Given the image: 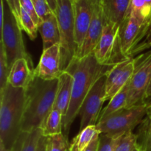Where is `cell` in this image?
I'll use <instances>...</instances> for the list:
<instances>
[{"label":"cell","instance_id":"13","mask_svg":"<svg viewBox=\"0 0 151 151\" xmlns=\"http://www.w3.org/2000/svg\"><path fill=\"white\" fill-rule=\"evenodd\" d=\"M96 0H78L74 1L75 41L77 51L81 48L88 32ZM76 51V52H77Z\"/></svg>","mask_w":151,"mask_h":151},{"label":"cell","instance_id":"16","mask_svg":"<svg viewBox=\"0 0 151 151\" xmlns=\"http://www.w3.org/2000/svg\"><path fill=\"white\" fill-rule=\"evenodd\" d=\"M74 78L69 72L64 71L58 78V86L53 109L63 115V119L69 109L72 94Z\"/></svg>","mask_w":151,"mask_h":151},{"label":"cell","instance_id":"30","mask_svg":"<svg viewBox=\"0 0 151 151\" xmlns=\"http://www.w3.org/2000/svg\"><path fill=\"white\" fill-rule=\"evenodd\" d=\"M10 9L15 16L17 19L19 24H20V19H21V5L19 0H7ZM21 26V24H20Z\"/></svg>","mask_w":151,"mask_h":151},{"label":"cell","instance_id":"28","mask_svg":"<svg viewBox=\"0 0 151 151\" xmlns=\"http://www.w3.org/2000/svg\"><path fill=\"white\" fill-rule=\"evenodd\" d=\"M32 1L41 22H42L50 13H53L47 2V0H32Z\"/></svg>","mask_w":151,"mask_h":151},{"label":"cell","instance_id":"12","mask_svg":"<svg viewBox=\"0 0 151 151\" xmlns=\"http://www.w3.org/2000/svg\"><path fill=\"white\" fill-rule=\"evenodd\" d=\"M103 29V15L100 0H96L93 10L92 19L85 40L81 48L75 53V58H83L92 54L98 44Z\"/></svg>","mask_w":151,"mask_h":151},{"label":"cell","instance_id":"32","mask_svg":"<svg viewBox=\"0 0 151 151\" xmlns=\"http://www.w3.org/2000/svg\"><path fill=\"white\" fill-rule=\"evenodd\" d=\"M46 147H47V137L42 135L38 141L36 151H46Z\"/></svg>","mask_w":151,"mask_h":151},{"label":"cell","instance_id":"17","mask_svg":"<svg viewBox=\"0 0 151 151\" xmlns=\"http://www.w3.org/2000/svg\"><path fill=\"white\" fill-rule=\"evenodd\" d=\"M43 41V50L60 43V32L57 16L52 13L41 22L38 27Z\"/></svg>","mask_w":151,"mask_h":151},{"label":"cell","instance_id":"25","mask_svg":"<svg viewBox=\"0 0 151 151\" xmlns=\"http://www.w3.org/2000/svg\"><path fill=\"white\" fill-rule=\"evenodd\" d=\"M20 24L22 29L26 32L31 40L36 38L37 32L38 31V26L35 24L31 16L22 8H21Z\"/></svg>","mask_w":151,"mask_h":151},{"label":"cell","instance_id":"24","mask_svg":"<svg viewBox=\"0 0 151 151\" xmlns=\"http://www.w3.org/2000/svg\"><path fill=\"white\" fill-rule=\"evenodd\" d=\"M68 139L63 134L47 137L46 151H69Z\"/></svg>","mask_w":151,"mask_h":151},{"label":"cell","instance_id":"29","mask_svg":"<svg viewBox=\"0 0 151 151\" xmlns=\"http://www.w3.org/2000/svg\"><path fill=\"white\" fill-rule=\"evenodd\" d=\"M19 1H20L21 8L24 9L31 16L35 24L38 27V25L41 24V22L38 17V14H37L36 11H35L32 0H19Z\"/></svg>","mask_w":151,"mask_h":151},{"label":"cell","instance_id":"6","mask_svg":"<svg viewBox=\"0 0 151 151\" xmlns=\"http://www.w3.org/2000/svg\"><path fill=\"white\" fill-rule=\"evenodd\" d=\"M146 115H147V103L120 109L99 119L96 126L100 134H125L140 125Z\"/></svg>","mask_w":151,"mask_h":151},{"label":"cell","instance_id":"10","mask_svg":"<svg viewBox=\"0 0 151 151\" xmlns=\"http://www.w3.org/2000/svg\"><path fill=\"white\" fill-rule=\"evenodd\" d=\"M62 72L60 44L43 50L39 63L35 68V76L45 81H52L58 79Z\"/></svg>","mask_w":151,"mask_h":151},{"label":"cell","instance_id":"31","mask_svg":"<svg viewBox=\"0 0 151 151\" xmlns=\"http://www.w3.org/2000/svg\"><path fill=\"white\" fill-rule=\"evenodd\" d=\"M24 135H25V133L22 132V134L20 135V137H19V139L17 140L16 145H15L14 147H13L12 150H8V149H7L4 145H3V144H1V143L0 142V151H19V150H20L21 148V146H22V142H23L24 138Z\"/></svg>","mask_w":151,"mask_h":151},{"label":"cell","instance_id":"21","mask_svg":"<svg viewBox=\"0 0 151 151\" xmlns=\"http://www.w3.org/2000/svg\"><path fill=\"white\" fill-rule=\"evenodd\" d=\"M138 144L144 151H151V125L149 118H145L140 124L138 134Z\"/></svg>","mask_w":151,"mask_h":151},{"label":"cell","instance_id":"14","mask_svg":"<svg viewBox=\"0 0 151 151\" xmlns=\"http://www.w3.org/2000/svg\"><path fill=\"white\" fill-rule=\"evenodd\" d=\"M35 77L33 63L25 58L15 61L10 69L7 83L15 88L27 89L32 78Z\"/></svg>","mask_w":151,"mask_h":151},{"label":"cell","instance_id":"2","mask_svg":"<svg viewBox=\"0 0 151 151\" xmlns=\"http://www.w3.org/2000/svg\"><path fill=\"white\" fill-rule=\"evenodd\" d=\"M58 79L45 81L35 75L26 89L22 132L41 128L54 106Z\"/></svg>","mask_w":151,"mask_h":151},{"label":"cell","instance_id":"15","mask_svg":"<svg viewBox=\"0 0 151 151\" xmlns=\"http://www.w3.org/2000/svg\"><path fill=\"white\" fill-rule=\"evenodd\" d=\"M103 15V23L119 26L128 16L131 0H100Z\"/></svg>","mask_w":151,"mask_h":151},{"label":"cell","instance_id":"34","mask_svg":"<svg viewBox=\"0 0 151 151\" xmlns=\"http://www.w3.org/2000/svg\"><path fill=\"white\" fill-rule=\"evenodd\" d=\"M151 100V80L150 82L149 83L148 87L147 88V91L145 92V103H148Z\"/></svg>","mask_w":151,"mask_h":151},{"label":"cell","instance_id":"7","mask_svg":"<svg viewBox=\"0 0 151 151\" xmlns=\"http://www.w3.org/2000/svg\"><path fill=\"white\" fill-rule=\"evenodd\" d=\"M151 80V51L134 58V72L130 81L126 108L145 103V95Z\"/></svg>","mask_w":151,"mask_h":151},{"label":"cell","instance_id":"37","mask_svg":"<svg viewBox=\"0 0 151 151\" xmlns=\"http://www.w3.org/2000/svg\"><path fill=\"white\" fill-rule=\"evenodd\" d=\"M142 150H142V149L141 146H140L139 145L138 143H137V146H135V147H134V148L133 149V150H131V151H142Z\"/></svg>","mask_w":151,"mask_h":151},{"label":"cell","instance_id":"5","mask_svg":"<svg viewBox=\"0 0 151 151\" xmlns=\"http://www.w3.org/2000/svg\"><path fill=\"white\" fill-rule=\"evenodd\" d=\"M55 14L57 16L60 32V63L64 72L77 51L75 41V13L73 0H58Z\"/></svg>","mask_w":151,"mask_h":151},{"label":"cell","instance_id":"39","mask_svg":"<svg viewBox=\"0 0 151 151\" xmlns=\"http://www.w3.org/2000/svg\"><path fill=\"white\" fill-rule=\"evenodd\" d=\"M74 1H78V0H73Z\"/></svg>","mask_w":151,"mask_h":151},{"label":"cell","instance_id":"33","mask_svg":"<svg viewBox=\"0 0 151 151\" xmlns=\"http://www.w3.org/2000/svg\"><path fill=\"white\" fill-rule=\"evenodd\" d=\"M98 142L99 138H97L95 140H94V141L86 147V149L84 151H97V147H98Z\"/></svg>","mask_w":151,"mask_h":151},{"label":"cell","instance_id":"35","mask_svg":"<svg viewBox=\"0 0 151 151\" xmlns=\"http://www.w3.org/2000/svg\"><path fill=\"white\" fill-rule=\"evenodd\" d=\"M58 0H47V2H48L49 5H50V8L52 10L53 13H55L56 10H57L58 7Z\"/></svg>","mask_w":151,"mask_h":151},{"label":"cell","instance_id":"4","mask_svg":"<svg viewBox=\"0 0 151 151\" xmlns=\"http://www.w3.org/2000/svg\"><path fill=\"white\" fill-rule=\"evenodd\" d=\"M4 7V20L1 28V45L4 48L10 69L15 61L25 58L32 63L31 56L26 51L22 27L12 12L7 0H1Z\"/></svg>","mask_w":151,"mask_h":151},{"label":"cell","instance_id":"3","mask_svg":"<svg viewBox=\"0 0 151 151\" xmlns=\"http://www.w3.org/2000/svg\"><path fill=\"white\" fill-rule=\"evenodd\" d=\"M26 89L7 83L0 89V142L12 150L22 134Z\"/></svg>","mask_w":151,"mask_h":151},{"label":"cell","instance_id":"1","mask_svg":"<svg viewBox=\"0 0 151 151\" xmlns=\"http://www.w3.org/2000/svg\"><path fill=\"white\" fill-rule=\"evenodd\" d=\"M113 65H101L97 62L94 53L83 58H74L65 71L73 76L74 83L70 104L63 119L64 137L68 139L70 128L79 114L82 103L97 80L107 74Z\"/></svg>","mask_w":151,"mask_h":151},{"label":"cell","instance_id":"23","mask_svg":"<svg viewBox=\"0 0 151 151\" xmlns=\"http://www.w3.org/2000/svg\"><path fill=\"white\" fill-rule=\"evenodd\" d=\"M42 135L41 128H37L29 133H25L24 138L19 151H36L38 141Z\"/></svg>","mask_w":151,"mask_h":151},{"label":"cell","instance_id":"18","mask_svg":"<svg viewBox=\"0 0 151 151\" xmlns=\"http://www.w3.org/2000/svg\"><path fill=\"white\" fill-rule=\"evenodd\" d=\"M100 134L96 125L86 127L79 131L73 139L72 142L69 145V151H84L94 140L99 138Z\"/></svg>","mask_w":151,"mask_h":151},{"label":"cell","instance_id":"9","mask_svg":"<svg viewBox=\"0 0 151 151\" xmlns=\"http://www.w3.org/2000/svg\"><path fill=\"white\" fill-rule=\"evenodd\" d=\"M134 72V58L125 59L112 66L106 74V100H111L131 81Z\"/></svg>","mask_w":151,"mask_h":151},{"label":"cell","instance_id":"27","mask_svg":"<svg viewBox=\"0 0 151 151\" xmlns=\"http://www.w3.org/2000/svg\"><path fill=\"white\" fill-rule=\"evenodd\" d=\"M10 69L7 63L5 52L2 46H0V89L4 88L7 84Z\"/></svg>","mask_w":151,"mask_h":151},{"label":"cell","instance_id":"26","mask_svg":"<svg viewBox=\"0 0 151 151\" xmlns=\"http://www.w3.org/2000/svg\"><path fill=\"white\" fill-rule=\"evenodd\" d=\"M138 143V136L132 131L122 136L114 151H131Z\"/></svg>","mask_w":151,"mask_h":151},{"label":"cell","instance_id":"36","mask_svg":"<svg viewBox=\"0 0 151 151\" xmlns=\"http://www.w3.org/2000/svg\"><path fill=\"white\" fill-rule=\"evenodd\" d=\"M147 117L151 116V100L147 103Z\"/></svg>","mask_w":151,"mask_h":151},{"label":"cell","instance_id":"19","mask_svg":"<svg viewBox=\"0 0 151 151\" xmlns=\"http://www.w3.org/2000/svg\"><path fill=\"white\" fill-rule=\"evenodd\" d=\"M130 81L110 100L108 106L103 109L100 114V119L106 117L120 109L126 108L128 101V91H129ZM99 121V120H98Z\"/></svg>","mask_w":151,"mask_h":151},{"label":"cell","instance_id":"40","mask_svg":"<svg viewBox=\"0 0 151 151\" xmlns=\"http://www.w3.org/2000/svg\"><path fill=\"white\" fill-rule=\"evenodd\" d=\"M142 151H144V150H142Z\"/></svg>","mask_w":151,"mask_h":151},{"label":"cell","instance_id":"8","mask_svg":"<svg viewBox=\"0 0 151 151\" xmlns=\"http://www.w3.org/2000/svg\"><path fill=\"white\" fill-rule=\"evenodd\" d=\"M106 74L99 78L87 94L79 111L80 131L89 125H97L106 98Z\"/></svg>","mask_w":151,"mask_h":151},{"label":"cell","instance_id":"22","mask_svg":"<svg viewBox=\"0 0 151 151\" xmlns=\"http://www.w3.org/2000/svg\"><path fill=\"white\" fill-rule=\"evenodd\" d=\"M124 134H100L97 151H114Z\"/></svg>","mask_w":151,"mask_h":151},{"label":"cell","instance_id":"11","mask_svg":"<svg viewBox=\"0 0 151 151\" xmlns=\"http://www.w3.org/2000/svg\"><path fill=\"white\" fill-rule=\"evenodd\" d=\"M119 26L103 23L101 37L94 51V57L100 64L114 65L113 58L116 47Z\"/></svg>","mask_w":151,"mask_h":151},{"label":"cell","instance_id":"20","mask_svg":"<svg viewBox=\"0 0 151 151\" xmlns=\"http://www.w3.org/2000/svg\"><path fill=\"white\" fill-rule=\"evenodd\" d=\"M41 129L43 136L47 137L62 134L63 115L57 109H52L44 121Z\"/></svg>","mask_w":151,"mask_h":151},{"label":"cell","instance_id":"38","mask_svg":"<svg viewBox=\"0 0 151 151\" xmlns=\"http://www.w3.org/2000/svg\"><path fill=\"white\" fill-rule=\"evenodd\" d=\"M149 119H150V125H151V116H150V117H148Z\"/></svg>","mask_w":151,"mask_h":151}]
</instances>
